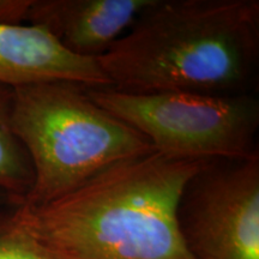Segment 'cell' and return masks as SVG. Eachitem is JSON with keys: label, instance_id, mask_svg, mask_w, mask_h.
<instances>
[{"label": "cell", "instance_id": "obj_1", "mask_svg": "<svg viewBox=\"0 0 259 259\" xmlns=\"http://www.w3.org/2000/svg\"><path fill=\"white\" fill-rule=\"evenodd\" d=\"M211 160L158 151L119 162L41 205H12L45 259H193L178 209Z\"/></svg>", "mask_w": 259, "mask_h": 259}, {"label": "cell", "instance_id": "obj_2", "mask_svg": "<svg viewBox=\"0 0 259 259\" xmlns=\"http://www.w3.org/2000/svg\"><path fill=\"white\" fill-rule=\"evenodd\" d=\"M97 61L125 93L252 94L259 2L153 0Z\"/></svg>", "mask_w": 259, "mask_h": 259}, {"label": "cell", "instance_id": "obj_3", "mask_svg": "<svg viewBox=\"0 0 259 259\" xmlns=\"http://www.w3.org/2000/svg\"><path fill=\"white\" fill-rule=\"evenodd\" d=\"M12 127L34 169L22 205L51 202L119 162L155 151L144 135L93 101L87 87L61 80L14 88Z\"/></svg>", "mask_w": 259, "mask_h": 259}, {"label": "cell", "instance_id": "obj_4", "mask_svg": "<svg viewBox=\"0 0 259 259\" xmlns=\"http://www.w3.org/2000/svg\"><path fill=\"white\" fill-rule=\"evenodd\" d=\"M93 101L144 135L158 153L191 160L259 158L253 94L125 93L88 88Z\"/></svg>", "mask_w": 259, "mask_h": 259}, {"label": "cell", "instance_id": "obj_5", "mask_svg": "<svg viewBox=\"0 0 259 259\" xmlns=\"http://www.w3.org/2000/svg\"><path fill=\"white\" fill-rule=\"evenodd\" d=\"M178 219L193 259H259V158L209 161L185 186Z\"/></svg>", "mask_w": 259, "mask_h": 259}, {"label": "cell", "instance_id": "obj_6", "mask_svg": "<svg viewBox=\"0 0 259 259\" xmlns=\"http://www.w3.org/2000/svg\"><path fill=\"white\" fill-rule=\"evenodd\" d=\"M153 0H31L27 23L76 56L97 59Z\"/></svg>", "mask_w": 259, "mask_h": 259}, {"label": "cell", "instance_id": "obj_7", "mask_svg": "<svg viewBox=\"0 0 259 259\" xmlns=\"http://www.w3.org/2000/svg\"><path fill=\"white\" fill-rule=\"evenodd\" d=\"M53 80L112 87L97 59L71 53L45 29L0 24V84L17 88Z\"/></svg>", "mask_w": 259, "mask_h": 259}, {"label": "cell", "instance_id": "obj_8", "mask_svg": "<svg viewBox=\"0 0 259 259\" xmlns=\"http://www.w3.org/2000/svg\"><path fill=\"white\" fill-rule=\"evenodd\" d=\"M12 105L14 88L0 84V193L18 205L30 192L34 169L12 127Z\"/></svg>", "mask_w": 259, "mask_h": 259}, {"label": "cell", "instance_id": "obj_9", "mask_svg": "<svg viewBox=\"0 0 259 259\" xmlns=\"http://www.w3.org/2000/svg\"><path fill=\"white\" fill-rule=\"evenodd\" d=\"M0 259H45L14 216V208L0 210Z\"/></svg>", "mask_w": 259, "mask_h": 259}, {"label": "cell", "instance_id": "obj_10", "mask_svg": "<svg viewBox=\"0 0 259 259\" xmlns=\"http://www.w3.org/2000/svg\"><path fill=\"white\" fill-rule=\"evenodd\" d=\"M31 0H0V24L24 25Z\"/></svg>", "mask_w": 259, "mask_h": 259}, {"label": "cell", "instance_id": "obj_11", "mask_svg": "<svg viewBox=\"0 0 259 259\" xmlns=\"http://www.w3.org/2000/svg\"><path fill=\"white\" fill-rule=\"evenodd\" d=\"M2 205H11V202H10V199L5 194L0 193V206Z\"/></svg>", "mask_w": 259, "mask_h": 259}]
</instances>
